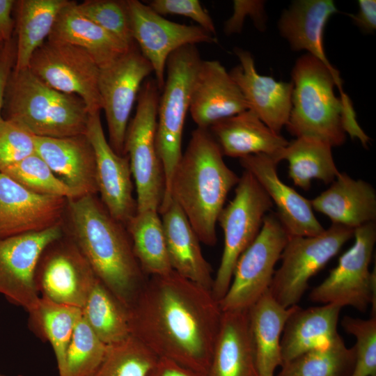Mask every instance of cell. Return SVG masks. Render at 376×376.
<instances>
[{"instance_id":"obj_13","label":"cell","mask_w":376,"mask_h":376,"mask_svg":"<svg viewBox=\"0 0 376 376\" xmlns=\"http://www.w3.org/2000/svg\"><path fill=\"white\" fill-rule=\"evenodd\" d=\"M153 72L136 43L109 65L100 68L98 87L109 132V143L125 155L130 116L143 81Z\"/></svg>"},{"instance_id":"obj_20","label":"cell","mask_w":376,"mask_h":376,"mask_svg":"<svg viewBox=\"0 0 376 376\" xmlns=\"http://www.w3.org/2000/svg\"><path fill=\"white\" fill-rule=\"evenodd\" d=\"M240 64L229 74L240 89L248 106L273 132L280 134L286 125L292 107V81H278L258 73L252 54L235 47Z\"/></svg>"},{"instance_id":"obj_10","label":"cell","mask_w":376,"mask_h":376,"mask_svg":"<svg viewBox=\"0 0 376 376\" xmlns=\"http://www.w3.org/2000/svg\"><path fill=\"white\" fill-rule=\"evenodd\" d=\"M289 237L276 212L266 214L258 236L235 264L229 288L219 301L222 312L248 310L269 290Z\"/></svg>"},{"instance_id":"obj_19","label":"cell","mask_w":376,"mask_h":376,"mask_svg":"<svg viewBox=\"0 0 376 376\" xmlns=\"http://www.w3.org/2000/svg\"><path fill=\"white\" fill-rule=\"evenodd\" d=\"M239 161L276 205V214L290 237H312L324 231L313 213L310 200L281 180L277 173L279 162L274 158L256 154L240 158Z\"/></svg>"},{"instance_id":"obj_17","label":"cell","mask_w":376,"mask_h":376,"mask_svg":"<svg viewBox=\"0 0 376 376\" xmlns=\"http://www.w3.org/2000/svg\"><path fill=\"white\" fill-rule=\"evenodd\" d=\"M100 112L89 114L86 132L95 155L96 180L103 205L124 226L136 212L129 157L120 155L107 139Z\"/></svg>"},{"instance_id":"obj_33","label":"cell","mask_w":376,"mask_h":376,"mask_svg":"<svg viewBox=\"0 0 376 376\" xmlns=\"http://www.w3.org/2000/svg\"><path fill=\"white\" fill-rule=\"evenodd\" d=\"M125 226L134 254L147 276L165 275L173 271L158 211L136 212Z\"/></svg>"},{"instance_id":"obj_30","label":"cell","mask_w":376,"mask_h":376,"mask_svg":"<svg viewBox=\"0 0 376 376\" xmlns=\"http://www.w3.org/2000/svg\"><path fill=\"white\" fill-rule=\"evenodd\" d=\"M341 308L334 304L306 309L298 306L283 331V364L336 337Z\"/></svg>"},{"instance_id":"obj_11","label":"cell","mask_w":376,"mask_h":376,"mask_svg":"<svg viewBox=\"0 0 376 376\" xmlns=\"http://www.w3.org/2000/svg\"><path fill=\"white\" fill-rule=\"evenodd\" d=\"M353 237L352 246L309 297L313 302L350 306L360 312H365L371 304L375 314V269H369L376 242L375 222L355 228Z\"/></svg>"},{"instance_id":"obj_42","label":"cell","mask_w":376,"mask_h":376,"mask_svg":"<svg viewBox=\"0 0 376 376\" xmlns=\"http://www.w3.org/2000/svg\"><path fill=\"white\" fill-rule=\"evenodd\" d=\"M36 136L10 120L0 122V169L36 152Z\"/></svg>"},{"instance_id":"obj_9","label":"cell","mask_w":376,"mask_h":376,"mask_svg":"<svg viewBox=\"0 0 376 376\" xmlns=\"http://www.w3.org/2000/svg\"><path fill=\"white\" fill-rule=\"evenodd\" d=\"M354 229L332 224L320 235L290 237L281 255L269 291L283 306L297 305L310 279L321 270L354 236Z\"/></svg>"},{"instance_id":"obj_18","label":"cell","mask_w":376,"mask_h":376,"mask_svg":"<svg viewBox=\"0 0 376 376\" xmlns=\"http://www.w3.org/2000/svg\"><path fill=\"white\" fill-rule=\"evenodd\" d=\"M68 199L35 193L0 171V238L58 224Z\"/></svg>"},{"instance_id":"obj_47","label":"cell","mask_w":376,"mask_h":376,"mask_svg":"<svg viewBox=\"0 0 376 376\" xmlns=\"http://www.w3.org/2000/svg\"><path fill=\"white\" fill-rule=\"evenodd\" d=\"M148 376H206L166 358H158Z\"/></svg>"},{"instance_id":"obj_35","label":"cell","mask_w":376,"mask_h":376,"mask_svg":"<svg viewBox=\"0 0 376 376\" xmlns=\"http://www.w3.org/2000/svg\"><path fill=\"white\" fill-rule=\"evenodd\" d=\"M81 309L82 318L105 345L117 344L131 336L127 308L97 277Z\"/></svg>"},{"instance_id":"obj_29","label":"cell","mask_w":376,"mask_h":376,"mask_svg":"<svg viewBox=\"0 0 376 376\" xmlns=\"http://www.w3.org/2000/svg\"><path fill=\"white\" fill-rule=\"evenodd\" d=\"M297 306H283L268 290L248 309L260 376H274L276 368L283 365L281 339L287 320Z\"/></svg>"},{"instance_id":"obj_12","label":"cell","mask_w":376,"mask_h":376,"mask_svg":"<svg viewBox=\"0 0 376 376\" xmlns=\"http://www.w3.org/2000/svg\"><path fill=\"white\" fill-rule=\"evenodd\" d=\"M28 68L48 86L82 99L89 114L102 110L100 67L83 49L47 39L33 54Z\"/></svg>"},{"instance_id":"obj_7","label":"cell","mask_w":376,"mask_h":376,"mask_svg":"<svg viewBox=\"0 0 376 376\" xmlns=\"http://www.w3.org/2000/svg\"><path fill=\"white\" fill-rule=\"evenodd\" d=\"M159 95L155 79L148 77L141 85L125 135V155L136 186V212H159L165 194L164 173L155 140Z\"/></svg>"},{"instance_id":"obj_1","label":"cell","mask_w":376,"mask_h":376,"mask_svg":"<svg viewBox=\"0 0 376 376\" xmlns=\"http://www.w3.org/2000/svg\"><path fill=\"white\" fill-rule=\"evenodd\" d=\"M127 310L131 335L158 358L206 375L222 314L211 290L172 271L148 276Z\"/></svg>"},{"instance_id":"obj_8","label":"cell","mask_w":376,"mask_h":376,"mask_svg":"<svg viewBox=\"0 0 376 376\" xmlns=\"http://www.w3.org/2000/svg\"><path fill=\"white\" fill-rule=\"evenodd\" d=\"M272 206L256 179L244 171L235 186L233 200L224 207L217 220L224 235V251L212 289L218 301L229 288L238 258L258 236Z\"/></svg>"},{"instance_id":"obj_3","label":"cell","mask_w":376,"mask_h":376,"mask_svg":"<svg viewBox=\"0 0 376 376\" xmlns=\"http://www.w3.org/2000/svg\"><path fill=\"white\" fill-rule=\"evenodd\" d=\"M223 156L209 130L197 127L191 132L170 184L168 206L172 201L175 202L200 242L207 246L217 242L219 215L228 193L240 180Z\"/></svg>"},{"instance_id":"obj_24","label":"cell","mask_w":376,"mask_h":376,"mask_svg":"<svg viewBox=\"0 0 376 376\" xmlns=\"http://www.w3.org/2000/svg\"><path fill=\"white\" fill-rule=\"evenodd\" d=\"M206 376H260L248 310L222 312Z\"/></svg>"},{"instance_id":"obj_6","label":"cell","mask_w":376,"mask_h":376,"mask_svg":"<svg viewBox=\"0 0 376 376\" xmlns=\"http://www.w3.org/2000/svg\"><path fill=\"white\" fill-rule=\"evenodd\" d=\"M201 61L196 45L178 49L166 61V75L159 98L155 138L165 177V194L159 212L164 211L169 205L171 180L182 155L185 117L189 110L191 89Z\"/></svg>"},{"instance_id":"obj_43","label":"cell","mask_w":376,"mask_h":376,"mask_svg":"<svg viewBox=\"0 0 376 376\" xmlns=\"http://www.w3.org/2000/svg\"><path fill=\"white\" fill-rule=\"evenodd\" d=\"M147 4L162 16L172 15L189 17L210 34L216 35L212 17L198 0H152Z\"/></svg>"},{"instance_id":"obj_46","label":"cell","mask_w":376,"mask_h":376,"mask_svg":"<svg viewBox=\"0 0 376 376\" xmlns=\"http://www.w3.org/2000/svg\"><path fill=\"white\" fill-rule=\"evenodd\" d=\"M359 10L356 14H348L353 22L361 30L372 33L376 29V1H358Z\"/></svg>"},{"instance_id":"obj_44","label":"cell","mask_w":376,"mask_h":376,"mask_svg":"<svg viewBox=\"0 0 376 376\" xmlns=\"http://www.w3.org/2000/svg\"><path fill=\"white\" fill-rule=\"evenodd\" d=\"M233 13L224 22V31L227 36L241 32L246 17H251L258 29L265 27V2L258 0H234Z\"/></svg>"},{"instance_id":"obj_50","label":"cell","mask_w":376,"mask_h":376,"mask_svg":"<svg viewBox=\"0 0 376 376\" xmlns=\"http://www.w3.org/2000/svg\"><path fill=\"white\" fill-rule=\"evenodd\" d=\"M0 376H6V375H5L4 374H3V373H1L0 372Z\"/></svg>"},{"instance_id":"obj_36","label":"cell","mask_w":376,"mask_h":376,"mask_svg":"<svg viewBox=\"0 0 376 376\" xmlns=\"http://www.w3.org/2000/svg\"><path fill=\"white\" fill-rule=\"evenodd\" d=\"M354 349L338 334L330 340L284 363L276 376H351Z\"/></svg>"},{"instance_id":"obj_5","label":"cell","mask_w":376,"mask_h":376,"mask_svg":"<svg viewBox=\"0 0 376 376\" xmlns=\"http://www.w3.org/2000/svg\"><path fill=\"white\" fill-rule=\"evenodd\" d=\"M292 107L288 131L296 138L318 139L331 147L344 143L343 105L334 93L332 72L309 54L300 56L292 70Z\"/></svg>"},{"instance_id":"obj_32","label":"cell","mask_w":376,"mask_h":376,"mask_svg":"<svg viewBox=\"0 0 376 376\" xmlns=\"http://www.w3.org/2000/svg\"><path fill=\"white\" fill-rule=\"evenodd\" d=\"M28 313L30 329L51 345L58 376H63L68 347L75 327L82 317L81 309L40 296L37 306Z\"/></svg>"},{"instance_id":"obj_34","label":"cell","mask_w":376,"mask_h":376,"mask_svg":"<svg viewBox=\"0 0 376 376\" xmlns=\"http://www.w3.org/2000/svg\"><path fill=\"white\" fill-rule=\"evenodd\" d=\"M331 146L322 141L299 137L288 142L281 155V161L288 162V175L295 185L304 190L311 180L332 182L340 173L334 162Z\"/></svg>"},{"instance_id":"obj_21","label":"cell","mask_w":376,"mask_h":376,"mask_svg":"<svg viewBox=\"0 0 376 376\" xmlns=\"http://www.w3.org/2000/svg\"><path fill=\"white\" fill-rule=\"evenodd\" d=\"M237 84L216 60H202L193 84L189 113L197 127L208 129L224 118L249 109Z\"/></svg>"},{"instance_id":"obj_48","label":"cell","mask_w":376,"mask_h":376,"mask_svg":"<svg viewBox=\"0 0 376 376\" xmlns=\"http://www.w3.org/2000/svg\"><path fill=\"white\" fill-rule=\"evenodd\" d=\"M16 1L0 0V42L4 44L10 40L13 36L15 26L12 17Z\"/></svg>"},{"instance_id":"obj_49","label":"cell","mask_w":376,"mask_h":376,"mask_svg":"<svg viewBox=\"0 0 376 376\" xmlns=\"http://www.w3.org/2000/svg\"><path fill=\"white\" fill-rule=\"evenodd\" d=\"M3 44L0 42V55L1 54L2 49H3Z\"/></svg>"},{"instance_id":"obj_41","label":"cell","mask_w":376,"mask_h":376,"mask_svg":"<svg viewBox=\"0 0 376 376\" xmlns=\"http://www.w3.org/2000/svg\"><path fill=\"white\" fill-rule=\"evenodd\" d=\"M341 325L356 339L351 376H376V316L363 320L345 315Z\"/></svg>"},{"instance_id":"obj_31","label":"cell","mask_w":376,"mask_h":376,"mask_svg":"<svg viewBox=\"0 0 376 376\" xmlns=\"http://www.w3.org/2000/svg\"><path fill=\"white\" fill-rule=\"evenodd\" d=\"M68 0L16 1V60L14 70L28 68L31 58L49 36Z\"/></svg>"},{"instance_id":"obj_38","label":"cell","mask_w":376,"mask_h":376,"mask_svg":"<svg viewBox=\"0 0 376 376\" xmlns=\"http://www.w3.org/2000/svg\"><path fill=\"white\" fill-rule=\"evenodd\" d=\"M0 171L35 193L71 199L75 192L59 179L36 152L22 160L3 167Z\"/></svg>"},{"instance_id":"obj_25","label":"cell","mask_w":376,"mask_h":376,"mask_svg":"<svg viewBox=\"0 0 376 376\" xmlns=\"http://www.w3.org/2000/svg\"><path fill=\"white\" fill-rule=\"evenodd\" d=\"M223 155L230 157L265 154L279 163L288 141L273 132L251 109L224 118L208 128Z\"/></svg>"},{"instance_id":"obj_4","label":"cell","mask_w":376,"mask_h":376,"mask_svg":"<svg viewBox=\"0 0 376 376\" xmlns=\"http://www.w3.org/2000/svg\"><path fill=\"white\" fill-rule=\"evenodd\" d=\"M88 116L82 99L48 86L29 68L11 72L3 119L21 124L36 136L62 138L85 134Z\"/></svg>"},{"instance_id":"obj_27","label":"cell","mask_w":376,"mask_h":376,"mask_svg":"<svg viewBox=\"0 0 376 376\" xmlns=\"http://www.w3.org/2000/svg\"><path fill=\"white\" fill-rule=\"evenodd\" d=\"M159 214L173 271L212 291L211 265L203 256L201 242L181 208L172 201Z\"/></svg>"},{"instance_id":"obj_40","label":"cell","mask_w":376,"mask_h":376,"mask_svg":"<svg viewBox=\"0 0 376 376\" xmlns=\"http://www.w3.org/2000/svg\"><path fill=\"white\" fill-rule=\"evenodd\" d=\"M76 6L83 15L127 46L135 44L127 0H88Z\"/></svg>"},{"instance_id":"obj_28","label":"cell","mask_w":376,"mask_h":376,"mask_svg":"<svg viewBox=\"0 0 376 376\" xmlns=\"http://www.w3.org/2000/svg\"><path fill=\"white\" fill-rule=\"evenodd\" d=\"M70 1L58 14L48 40L85 50L100 68L118 59L130 48L122 41L83 15Z\"/></svg>"},{"instance_id":"obj_37","label":"cell","mask_w":376,"mask_h":376,"mask_svg":"<svg viewBox=\"0 0 376 376\" xmlns=\"http://www.w3.org/2000/svg\"><path fill=\"white\" fill-rule=\"evenodd\" d=\"M158 357L133 336L108 347L93 376H148Z\"/></svg>"},{"instance_id":"obj_22","label":"cell","mask_w":376,"mask_h":376,"mask_svg":"<svg viewBox=\"0 0 376 376\" xmlns=\"http://www.w3.org/2000/svg\"><path fill=\"white\" fill-rule=\"evenodd\" d=\"M338 13L331 0L294 1L282 13L278 23L281 36L289 43L294 51L306 50L320 61L332 72L336 86L340 94V100H350L344 93L339 72L328 60L323 45L324 31L327 22Z\"/></svg>"},{"instance_id":"obj_23","label":"cell","mask_w":376,"mask_h":376,"mask_svg":"<svg viewBox=\"0 0 376 376\" xmlns=\"http://www.w3.org/2000/svg\"><path fill=\"white\" fill-rule=\"evenodd\" d=\"M36 153L77 197L98 192L93 147L85 134L52 138L36 136Z\"/></svg>"},{"instance_id":"obj_45","label":"cell","mask_w":376,"mask_h":376,"mask_svg":"<svg viewBox=\"0 0 376 376\" xmlns=\"http://www.w3.org/2000/svg\"><path fill=\"white\" fill-rule=\"evenodd\" d=\"M16 60V39L13 38L3 44L0 55V122L2 117V109L7 84L13 72Z\"/></svg>"},{"instance_id":"obj_39","label":"cell","mask_w":376,"mask_h":376,"mask_svg":"<svg viewBox=\"0 0 376 376\" xmlns=\"http://www.w3.org/2000/svg\"><path fill=\"white\" fill-rule=\"evenodd\" d=\"M108 347L81 317L68 347L63 376H93L102 364Z\"/></svg>"},{"instance_id":"obj_15","label":"cell","mask_w":376,"mask_h":376,"mask_svg":"<svg viewBox=\"0 0 376 376\" xmlns=\"http://www.w3.org/2000/svg\"><path fill=\"white\" fill-rule=\"evenodd\" d=\"M127 3L134 42L151 64L160 91L165 81L166 61L173 52L188 45L217 41L201 26L168 20L139 0Z\"/></svg>"},{"instance_id":"obj_2","label":"cell","mask_w":376,"mask_h":376,"mask_svg":"<svg viewBox=\"0 0 376 376\" xmlns=\"http://www.w3.org/2000/svg\"><path fill=\"white\" fill-rule=\"evenodd\" d=\"M72 242L97 279L127 308L147 280L123 224L94 195L68 200Z\"/></svg>"},{"instance_id":"obj_26","label":"cell","mask_w":376,"mask_h":376,"mask_svg":"<svg viewBox=\"0 0 376 376\" xmlns=\"http://www.w3.org/2000/svg\"><path fill=\"white\" fill-rule=\"evenodd\" d=\"M310 201L313 210L327 216L332 224L354 230L376 219L374 187L345 173H340L327 190Z\"/></svg>"},{"instance_id":"obj_14","label":"cell","mask_w":376,"mask_h":376,"mask_svg":"<svg viewBox=\"0 0 376 376\" xmlns=\"http://www.w3.org/2000/svg\"><path fill=\"white\" fill-rule=\"evenodd\" d=\"M62 237L60 226L40 231L0 238V295L27 313L38 305L40 295L35 274L44 251Z\"/></svg>"},{"instance_id":"obj_16","label":"cell","mask_w":376,"mask_h":376,"mask_svg":"<svg viewBox=\"0 0 376 376\" xmlns=\"http://www.w3.org/2000/svg\"><path fill=\"white\" fill-rule=\"evenodd\" d=\"M51 244L36 267V289L53 301L81 308L97 276L73 242Z\"/></svg>"}]
</instances>
